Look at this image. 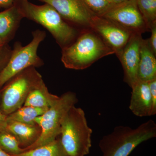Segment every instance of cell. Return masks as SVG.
<instances>
[{"instance_id": "7a4b0ae2", "label": "cell", "mask_w": 156, "mask_h": 156, "mask_svg": "<svg viewBox=\"0 0 156 156\" xmlns=\"http://www.w3.org/2000/svg\"><path fill=\"white\" fill-rule=\"evenodd\" d=\"M115 54L90 29L82 30L71 44L62 49L61 61L69 69L83 70L105 56Z\"/></svg>"}, {"instance_id": "3957f363", "label": "cell", "mask_w": 156, "mask_h": 156, "mask_svg": "<svg viewBox=\"0 0 156 156\" xmlns=\"http://www.w3.org/2000/svg\"><path fill=\"white\" fill-rule=\"evenodd\" d=\"M156 136V124L148 120L138 127L119 126L103 136L99 142L102 156H128L143 142Z\"/></svg>"}, {"instance_id": "9a60e30c", "label": "cell", "mask_w": 156, "mask_h": 156, "mask_svg": "<svg viewBox=\"0 0 156 156\" xmlns=\"http://www.w3.org/2000/svg\"><path fill=\"white\" fill-rule=\"evenodd\" d=\"M6 131L15 136L22 148L32 145L38 139L41 129L38 125H29L19 122H8Z\"/></svg>"}, {"instance_id": "52a82bcc", "label": "cell", "mask_w": 156, "mask_h": 156, "mask_svg": "<svg viewBox=\"0 0 156 156\" xmlns=\"http://www.w3.org/2000/svg\"><path fill=\"white\" fill-rule=\"evenodd\" d=\"M32 40L26 46H23L19 42L14 44L10 58L0 73V89L11 78L26 69L44 65V61L38 55L37 50L46 38V32L37 30L32 32Z\"/></svg>"}, {"instance_id": "7402d4cb", "label": "cell", "mask_w": 156, "mask_h": 156, "mask_svg": "<svg viewBox=\"0 0 156 156\" xmlns=\"http://www.w3.org/2000/svg\"><path fill=\"white\" fill-rule=\"evenodd\" d=\"M11 51L12 50L8 44L0 48V73L7 64L11 56Z\"/></svg>"}, {"instance_id": "7c38bea8", "label": "cell", "mask_w": 156, "mask_h": 156, "mask_svg": "<svg viewBox=\"0 0 156 156\" xmlns=\"http://www.w3.org/2000/svg\"><path fill=\"white\" fill-rule=\"evenodd\" d=\"M129 108L140 117L152 116L153 103L148 82L138 80L131 87Z\"/></svg>"}, {"instance_id": "e0dca14e", "label": "cell", "mask_w": 156, "mask_h": 156, "mask_svg": "<svg viewBox=\"0 0 156 156\" xmlns=\"http://www.w3.org/2000/svg\"><path fill=\"white\" fill-rule=\"evenodd\" d=\"M48 109L23 106L7 115V122H19L32 126L36 125L34 122L36 118L44 113Z\"/></svg>"}, {"instance_id": "484cf974", "label": "cell", "mask_w": 156, "mask_h": 156, "mask_svg": "<svg viewBox=\"0 0 156 156\" xmlns=\"http://www.w3.org/2000/svg\"><path fill=\"white\" fill-rule=\"evenodd\" d=\"M14 0H0V9H8L14 5Z\"/></svg>"}, {"instance_id": "ac0fdd59", "label": "cell", "mask_w": 156, "mask_h": 156, "mask_svg": "<svg viewBox=\"0 0 156 156\" xmlns=\"http://www.w3.org/2000/svg\"><path fill=\"white\" fill-rule=\"evenodd\" d=\"M13 156H69L63 149L58 137L52 142Z\"/></svg>"}, {"instance_id": "8992f818", "label": "cell", "mask_w": 156, "mask_h": 156, "mask_svg": "<svg viewBox=\"0 0 156 156\" xmlns=\"http://www.w3.org/2000/svg\"><path fill=\"white\" fill-rule=\"evenodd\" d=\"M78 102L76 93L70 91L66 92L44 113L36 118L35 122L41 127V133L38 139L32 145L23 148V152L55 140L60 134L62 122L65 116Z\"/></svg>"}, {"instance_id": "30bf717a", "label": "cell", "mask_w": 156, "mask_h": 156, "mask_svg": "<svg viewBox=\"0 0 156 156\" xmlns=\"http://www.w3.org/2000/svg\"><path fill=\"white\" fill-rule=\"evenodd\" d=\"M90 29L97 34L113 50L118 57L133 34V33L116 23L101 16H94Z\"/></svg>"}, {"instance_id": "6da1fadb", "label": "cell", "mask_w": 156, "mask_h": 156, "mask_svg": "<svg viewBox=\"0 0 156 156\" xmlns=\"http://www.w3.org/2000/svg\"><path fill=\"white\" fill-rule=\"evenodd\" d=\"M14 5L23 16L44 27L50 33L61 49L75 41L81 31L69 25L52 6L37 5L28 0H14Z\"/></svg>"}, {"instance_id": "4316f807", "label": "cell", "mask_w": 156, "mask_h": 156, "mask_svg": "<svg viewBox=\"0 0 156 156\" xmlns=\"http://www.w3.org/2000/svg\"><path fill=\"white\" fill-rule=\"evenodd\" d=\"M108 2L112 4V5H118V4H121L125 2H128L130 0H108Z\"/></svg>"}, {"instance_id": "8fae6325", "label": "cell", "mask_w": 156, "mask_h": 156, "mask_svg": "<svg viewBox=\"0 0 156 156\" xmlns=\"http://www.w3.org/2000/svg\"><path fill=\"white\" fill-rule=\"evenodd\" d=\"M141 34L134 33L118 56L124 71V81L131 88L138 80L140 48L142 40Z\"/></svg>"}, {"instance_id": "cb8c5ba5", "label": "cell", "mask_w": 156, "mask_h": 156, "mask_svg": "<svg viewBox=\"0 0 156 156\" xmlns=\"http://www.w3.org/2000/svg\"><path fill=\"white\" fill-rule=\"evenodd\" d=\"M151 32V37L149 39L151 48L156 55V23L153 24L150 28Z\"/></svg>"}, {"instance_id": "4fadbf2b", "label": "cell", "mask_w": 156, "mask_h": 156, "mask_svg": "<svg viewBox=\"0 0 156 156\" xmlns=\"http://www.w3.org/2000/svg\"><path fill=\"white\" fill-rule=\"evenodd\" d=\"M23 18L14 5L0 12V41L3 44H7L14 38Z\"/></svg>"}, {"instance_id": "44dd1931", "label": "cell", "mask_w": 156, "mask_h": 156, "mask_svg": "<svg viewBox=\"0 0 156 156\" xmlns=\"http://www.w3.org/2000/svg\"><path fill=\"white\" fill-rule=\"evenodd\" d=\"M85 5L97 16H101L111 8L108 0H82Z\"/></svg>"}, {"instance_id": "277c9868", "label": "cell", "mask_w": 156, "mask_h": 156, "mask_svg": "<svg viewBox=\"0 0 156 156\" xmlns=\"http://www.w3.org/2000/svg\"><path fill=\"white\" fill-rule=\"evenodd\" d=\"M92 134L83 110L74 106L63 118L58 137L69 156H86L92 146Z\"/></svg>"}, {"instance_id": "83f0119b", "label": "cell", "mask_w": 156, "mask_h": 156, "mask_svg": "<svg viewBox=\"0 0 156 156\" xmlns=\"http://www.w3.org/2000/svg\"><path fill=\"white\" fill-rule=\"evenodd\" d=\"M0 156H13L7 153L0 148Z\"/></svg>"}, {"instance_id": "2e32d148", "label": "cell", "mask_w": 156, "mask_h": 156, "mask_svg": "<svg viewBox=\"0 0 156 156\" xmlns=\"http://www.w3.org/2000/svg\"><path fill=\"white\" fill-rule=\"evenodd\" d=\"M59 97L49 92L43 81L30 92L23 106L49 108L58 100Z\"/></svg>"}, {"instance_id": "d4e9b609", "label": "cell", "mask_w": 156, "mask_h": 156, "mask_svg": "<svg viewBox=\"0 0 156 156\" xmlns=\"http://www.w3.org/2000/svg\"><path fill=\"white\" fill-rule=\"evenodd\" d=\"M7 124V115L3 113L0 108V132L6 131Z\"/></svg>"}, {"instance_id": "603a6c76", "label": "cell", "mask_w": 156, "mask_h": 156, "mask_svg": "<svg viewBox=\"0 0 156 156\" xmlns=\"http://www.w3.org/2000/svg\"><path fill=\"white\" fill-rule=\"evenodd\" d=\"M153 103L152 115L156 114V78L148 82Z\"/></svg>"}, {"instance_id": "5b68a950", "label": "cell", "mask_w": 156, "mask_h": 156, "mask_svg": "<svg viewBox=\"0 0 156 156\" xmlns=\"http://www.w3.org/2000/svg\"><path fill=\"white\" fill-rule=\"evenodd\" d=\"M35 67L26 69L11 78L1 93V111L6 115L22 107L30 92L43 82Z\"/></svg>"}, {"instance_id": "ffe728a7", "label": "cell", "mask_w": 156, "mask_h": 156, "mask_svg": "<svg viewBox=\"0 0 156 156\" xmlns=\"http://www.w3.org/2000/svg\"><path fill=\"white\" fill-rule=\"evenodd\" d=\"M0 148L11 155L19 154L23 152L15 136L7 131L0 132Z\"/></svg>"}, {"instance_id": "9c48e42d", "label": "cell", "mask_w": 156, "mask_h": 156, "mask_svg": "<svg viewBox=\"0 0 156 156\" xmlns=\"http://www.w3.org/2000/svg\"><path fill=\"white\" fill-rule=\"evenodd\" d=\"M99 16L116 23L133 33L142 34L150 31L138 9L136 0L113 5Z\"/></svg>"}, {"instance_id": "5bb4252c", "label": "cell", "mask_w": 156, "mask_h": 156, "mask_svg": "<svg viewBox=\"0 0 156 156\" xmlns=\"http://www.w3.org/2000/svg\"><path fill=\"white\" fill-rule=\"evenodd\" d=\"M156 55L151 48L149 39H142L137 69V79L148 82L156 78Z\"/></svg>"}, {"instance_id": "d6986e66", "label": "cell", "mask_w": 156, "mask_h": 156, "mask_svg": "<svg viewBox=\"0 0 156 156\" xmlns=\"http://www.w3.org/2000/svg\"><path fill=\"white\" fill-rule=\"evenodd\" d=\"M136 1L140 12L150 30L151 27L156 23V0Z\"/></svg>"}, {"instance_id": "f1b7e54d", "label": "cell", "mask_w": 156, "mask_h": 156, "mask_svg": "<svg viewBox=\"0 0 156 156\" xmlns=\"http://www.w3.org/2000/svg\"><path fill=\"white\" fill-rule=\"evenodd\" d=\"M4 44L2 43V42L0 41V48H1V47H2L3 46H4Z\"/></svg>"}, {"instance_id": "ba28073f", "label": "cell", "mask_w": 156, "mask_h": 156, "mask_svg": "<svg viewBox=\"0 0 156 156\" xmlns=\"http://www.w3.org/2000/svg\"><path fill=\"white\" fill-rule=\"evenodd\" d=\"M47 3L57 11L66 22L79 30L90 29L96 15L82 0H38Z\"/></svg>"}]
</instances>
